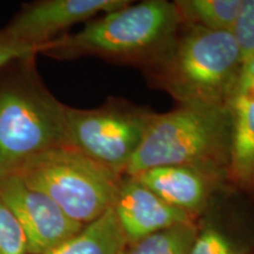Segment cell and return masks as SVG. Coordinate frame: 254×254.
<instances>
[{
    "label": "cell",
    "instance_id": "6da1fadb",
    "mask_svg": "<svg viewBox=\"0 0 254 254\" xmlns=\"http://www.w3.org/2000/svg\"><path fill=\"white\" fill-rule=\"evenodd\" d=\"M232 123L227 107L179 105L152 117L124 176L161 166L199 171L230 186Z\"/></svg>",
    "mask_w": 254,
    "mask_h": 254
},
{
    "label": "cell",
    "instance_id": "7a4b0ae2",
    "mask_svg": "<svg viewBox=\"0 0 254 254\" xmlns=\"http://www.w3.org/2000/svg\"><path fill=\"white\" fill-rule=\"evenodd\" d=\"M180 28L173 1H132L87 21L77 33H64L44 45L40 53L57 59L95 56L147 69L167 52Z\"/></svg>",
    "mask_w": 254,
    "mask_h": 254
},
{
    "label": "cell",
    "instance_id": "3957f363",
    "mask_svg": "<svg viewBox=\"0 0 254 254\" xmlns=\"http://www.w3.org/2000/svg\"><path fill=\"white\" fill-rule=\"evenodd\" d=\"M243 66L232 32L182 25L167 52L145 71L179 105L227 107Z\"/></svg>",
    "mask_w": 254,
    "mask_h": 254
},
{
    "label": "cell",
    "instance_id": "277c9868",
    "mask_svg": "<svg viewBox=\"0 0 254 254\" xmlns=\"http://www.w3.org/2000/svg\"><path fill=\"white\" fill-rule=\"evenodd\" d=\"M17 176L27 186L50 196L69 218L84 226L113 207L124 179L123 174L69 145L36 155Z\"/></svg>",
    "mask_w": 254,
    "mask_h": 254
},
{
    "label": "cell",
    "instance_id": "5b68a950",
    "mask_svg": "<svg viewBox=\"0 0 254 254\" xmlns=\"http://www.w3.org/2000/svg\"><path fill=\"white\" fill-rule=\"evenodd\" d=\"M66 106L39 85L0 90V179L50 148L67 145Z\"/></svg>",
    "mask_w": 254,
    "mask_h": 254
},
{
    "label": "cell",
    "instance_id": "8992f818",
    "mask_svg": "<svg viewBox=\"0 0 254 254\" xmlns=\"http://www.w3.org/2000/svg\"><path fill=\"white\" fill-rule=\"evenodd\" d=\"M153 114L151 110L119 99L93 110L66 106V140L67 145L124 176Z\"/></svg>",
    "mask_w": 254,
    "mask_h": 254
},
{
    "label": "cell",
    "instance_id": "52a82bcc",
    "mask_svg": "<svg viewBox=\"0 0 254 254\" xmlns=\"http://www.w3.org/2000/svg\"><path fill=\"white\" fill-rule=\"evenodd\" d=\"M0 198L23 228L27 254H45L85 226L68 217L50 196L27 186L17 174L0 179Z\"/></svg>",
    "mask_w": 254,
    "mask_h": 254
},
{
    "label": "cell",
    "instance_id": "ba28073f",
    "mask_svg": "<svg viewBox=\"0 0 254 254\" xmlns=\"http://www.w3.org/2000/svg\"><path fill=\"white\" fill-rule=\"evenodd\" d=\"M131 0H44L30 4L0 31V43L36 47L63 36L74 24L131 4Z\"/></svg>",
    "mask_w": 254,
    "mask_h": 254
},
{
    "label": "cell",
    "instance_id": "9c48e42d",
    "mask_svg": "<svg viewBox=\"0 0 254 254\" xmlns=\"http://www.w3.org/2000/svg\"><path fill=\"white\" fill-rule=\"evenodd\" d=\"M113 212L127 245L177 225L195 222L185 212L168 205L133 177L124 176Z\"/></svg>",
    "mask_w": 254,
    "mask_h": 254
},
{
    "label": "cell",
    "instance_id": "30bf717a",
    "mask_svg": "<svg viewBox=\"0 0 254 254\" xmlns=\"http://www.w3.org/2000/svg\"><path fill=\"white\" fill-rule=\"evenodd\" d=\"M227 109L232 123L230 186L254 194V59L244 63Z\"/></svg>",
    "mask_w": 254,
    "mask_h": 254
},
{
    "label": "cell",
    "instance_id": "8fae6325",
    "mask_svg": "<svg viewBox=\"0 0 254 254\" xmlns=\"http://www.w3.org/2000/svg\"><path fill=\"white\" fill-rule=\"evenodd\" d=\"M132 177L168 205L194 219L204 213L215 190L227 186L207 174L183 166L154 167Z\"/></svg>",
    "mask_w": 254,
    "mask_h": 254
},
{
    "label": "cell",
    "instance_id": "7c38bea8",
    "mask_svg": "<svg viewBox=\"0 0 254 254\" xmlns=\"http://www.w3.org/2000/svg\"><path fill=\"white\" fill-rule=\"evenodd\" d=\"M126 246L127 241L111 208L72 239L45 254H122Z\"/></svg>",
    "mask_w": 254,
    "mask_h": 254
},
{
    "label": "cell",
    "instance_id": "4fadbf2b",
    "mask_svg": "<svg viewBox=\"0 0 254 254\" xmlns=\"http://www.w3.org/2000/svg\"><path fill=\"white\" fill-rule=\"evenodd\" d=\"M243 2L244 0H177L173 4L184 26L232 32Z\"/></svg>",
    "mask_w": 254,
    "mask_h": 254
},
{
    "label": "cell",
    "instance_id": "5bb4252c",
    "mask_svg": "<svg viewBox=\"0 0 254 254\" xmlns=\"http://www.w3.org/2000/svg\"><path fill=\"white\" fill-rule=\"evenodd\" d=\"M198 232L196 222L177 225L129 244L122 254H189Z\"/></svg>",
    "mask_w": 254,
    "mask_h": 254
},
{
    "label": "cell",
    "instance_id": "9a60e30c",
    "mask_svg": "<svg viewBox=\"0 0 254 254\" xmlns=\"http://www.w3.org/2000/svg\"><path fill=\"white\" fill-rule=\"evenodd\" d=\"M249 246L238 243L214 226H206L196 234L189 254H249Z\"/></svg>",
    "mask_w": 254,
    "mask_h": 254
},
{
    "label": "cell",
    "instance_id": "2e32d148",
    "mask_svg": "<svg viewBox=\"0 0 254 254\" xmlns=\"http://www.w3.org/2000/svg\"><path fill=\"white\" fill-rule=\"evenodd\" d=\"M0 254H27L24 231L13 212L0 198Z\"/></svg>",
    "mask_w": 254,
    "mask_h": 254
},
{
    "label": "cell",
    "instance_id": "e0dca14e",
    "mask_svg": "<svg viewBox=\"0 0 254 254\" xmlns=\"http://www.w3.org/2000/svg\"><path fill=\"white\" fill-rule=\"evenodd\" d=\"M232 34L236 38L244 63L254 59V0H244Z\"/></svg>",
    "mask_w": 254,
    "mask_h": 254
},
{
    "label": "cell",
    "instance_id": "ac0fdd59",
    "mask_svg": "<svg viewBox=\"0 0 254 254\" xmlns=\"http://www.w3.org/2000/svg\"><path fill=\"white\" fill-rule=\"evenodd\" d=\"M39 53V50L30 46L9 45V44L0 43V68L13 60H30Z\"/></svg>",
    "mask_w": 254,
    "mask_h": 254
}]
</instances>
